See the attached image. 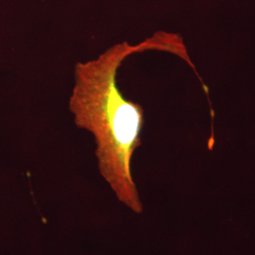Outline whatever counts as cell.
<instances>
[{"label": "cell", "mask_w": 255, "mask_h": 255, "mask_svg": "<svg viewBox=\"0 0 255 255\" xmlns=\"http://www.w3.org/2000/svg\"><path fill=\"white\" fill-rule=\"evenodd\" d=\"M146 50L170 52L192 65L179 35L158 32L138 45L122 42L96 59L75 65V84L69 99L75 124L94 137L101 177L117 200L136 215L144 212V204L132 176L131 163L141 146L144 110L120 91L118 72L128 56Z\"/></svg>", "instance_id": "cell-1"}]
</instances>
